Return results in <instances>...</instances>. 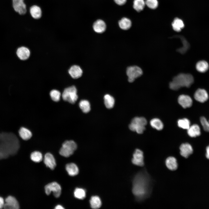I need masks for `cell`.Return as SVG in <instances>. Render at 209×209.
I'll list each match as a JSON object with an SVG mask.
<instances>
[{
    "label": "cell",
    "instance_id": "30",
    "mask_svg": "<svg viewBox=\"0 0 209 209\" xmlns=\"http://www.w3.org/2000/svg\"><path fill=\"white\" fill-rule=\"evenodd\" d=\"M80 108L84 113H87L91 109L90 105L89 102L86 100H82L79 103Z\"/></svg>",
    "mask_w": 209,
    "mask_h": 209
},
{
    "label": "cell",
    "instance_id": "13",
    "mask_svg": "<svg viewBox=\"0 0 209 209\" xmlns=\"http://www.w3.org/2000/svg\"><path fill=\"white\" fill-rule=\"evenodd\" d=\"M3 208L6 209H18L19 208V204L14 197L9 196L5 200Z\"/></svg>",
    "mask_w": 209,
    "mask_h": 209
},
{
    "label": "cell",
    "instance_id": "32",
    "mask_svg": "<svg viewBox=\"0 0 209 209\" xmlns=\"http://www.w3.org/2000/svg\"><path fill=\"white\" fill-rule=\"evenodd\" d=\"M74 195L76 198L80 199H83L86 197V192L83 189L77 188L74 191Z\"/></svg>",
    "mask_w": 209,
    "mask_h": 209
},
{
    "label": "cell",
    "instance_id": "25",
    "mask_svg": "<svg viewBox=\"0 0 209 209\" xmlns=\"http://www.w3.org/2000/svg\"><path fill=\"white\" fill-rule=\"evenodd\" d=\"M90 203L91 208L94 209L99 208L102 204L100 198L97 196L92 197L90 200Z\"/></svg>",
    "mask_w": 209,
    "mask_h": 209
},
{
    "label": "cell",
    "instance_id": "40",
    "mask_svg": "<svg viewBox=\"0 0 209 209\" xmlns=\"http://www.w3.org/2000/svg\"><path fill=\"white\" fill-rule=\"evenodd\" d=\"M206 156L208 159H209V145L206 147Z\"/></svg>",
    "mask_w": 209,
    "mask_h": 209
},
{
    "label": "cell",
    "instance_id": "28",
    "mask_svg": "<svg viewBox=\"0 0 209 209\" xmlns=\"http://www.w3.org/2000/svg\"><path fill=\"white\" fill-rule=\"evenodd\" d=\"M104 103L106 107L110 109L114 105L115 100L109 94H107L104 96Z\"/></svg>",
    "mask_w": 209,
    "mask_h": 209
},
{
    "label": "cell",
    "instance_id": "19",
    "mask_svg": "<svg viewBox=\"0 0 209 209\" xmlns=\"http://www.w3.org/2000/svg\"><path fill=\"white\" fill-rule=\"evenodd\" d=\"M30 12L31 16L35 19H38L42 17L41 8L37 5H34L31 6L30 8Z\"/></svg>",
    "mask_w": 209,
    "mask_h": 209
},
{
    "label": "cell",
    "instance_id": "36",
    "mask_svg": "<svg viewBox=\"0 0 209 209\" xmlns=\"http://www.w3.org/2000/svg\"><path fill=\"white\" fill-rule=\"evenodd\" d=\"M145 3L147 6L152 9L156 8L158 4L157 0H146Z\"/></svg>",
    "mask_w": 209,
    "mask_h": 209
},
{
    "label": "cell",
    "instance_id": "34",
    "mask_svg": "<svg viewBox=\"0 0 209 209\" xmlns=\"http://www.w3.org/2000/svg\"><path fill=\"white\" fill-rule=\"evenodd\" d=\"M49 95L51 99L55 102H58L60 99L61 93L58 90L53 89L50 92Z\"/></svg>",
    "mask_w": 209,
    "mask_h": 209
},
{
    "label": "cell",
    "instance_id": "27",
    "mask_svg": "<svg viewBox=\"0 0 209 209\" xmlns=\"http://www.w3.org/2000/svg\"><path fill=\"white\" fill-rule=\"evenodd\" d=\"M118 24L121 28L124 30H127L131 27V23L129 19L124 17L119 21Z\"/></svg>",
    "mask_w": 209,
    "mask_h": 209
},
{
    "label": "cell",
    "instance_id": "6",
    "mask_svg": "<svg viewBox=\"0 0 209 209\" xmlns=\"http://www.w3.org/2000/svg\"><path fill=\"white\" fill-rule=\"evenodd\" d=\"M77 145L72 140H66L62 144L59 151L60 154L64 157H68L71 155L76 149Z\"/></svg>",
    "mask_w": 209,
    "mask_h": 209
},
{
    "label": "cell",
    "instance_id": "23",
    "mask_svg": "<svg viewBox=\"0 0 209 209\" xmlns=\"http://www.w3.org/2000/svg\"><path fill=\"white\" fill-rule=\"evenodd\" d=\"M19 133L20 137L24 140H29L32 136L31 132L27 129L24 127L20 128Z\"/></svg>",
    "mask_w": 209,
    "mask_h": 209
},
{
    "label": "cell",
    "instance_id": "22",
    "mask_svg": "<svg viewBox=\"0 0 209 209\" xmlns=\"http://www.w3.org/2000/svg\"><path fill=\"white\" fill-rule=\"evenodd\" d=\"M66 169L68 174L70 176H74L78 174L79 169L76 164L73 163L67 164Z\"/></svg>",
    "mask_w": 209,
    "mask_h": 209
},
{
    "label": "cell",
    "instance_id": "9",
    "mask_svg": "<svg viewBox=\"0 0 209 209\" xmlns=\"http://www.w3.org/2000/svg\"><path fill=\"white\" fill-rule=\"evenodd\" d=\"M12 6L14 10L19 14L23 15L27 11L26 4L24 0H12Z\"/></svg>",
    "mask_w": 209,
    "mask_h": 209
},
{
    "label": "cell",
    "instance_id": "21",
    "mask_svg": "<svg viewBox=\"0 0 209 209\" xmlns=\"http://www.w3.org/2000/svg\"><path fill=\"white\" fill-rule=\"evenodd\" d=\"M187 133L188 135L192 137H195L200 135V129L198 125H193L190 126L188 129Z\"/></svg>",
    "mask_w": 209,
    "mask_h": 209
},
{
    "label": "cell",
    "instance_id": "37",
    "mask_svg": "<svg viewBox=\"0 0 209 209\" xmlns=\"http://www.w3.org/2000/svg\"><path fill=\"white\" fill-rule=\"evenodd\" d=\"M200 120L204 130L209 132V120L208 121L204 117H201L200 118Z\"/></svg>",
    "mask_w": 209,
    "mask_h": 209
},
{
    "label": "cell",
    "instance_id": "29",
    "mask_svg": "<svg viewBox=\"0 0 209 209\" xmlns=\"http://www.w3.org/2000/svg\"><path fill=\"white\" fill-rule=\"evenodd\" d=\"M150 124L153 128L158 130H162L163 127V122L159 119L157 118H154L150 121Z\"/></svg>",
    "mask_w": 209,
    "mask_h": 209
},
{
    "label": "cell",
    "instance_id": "4",
    "mask_svg": "<svg viewBox=\"0 0 209 209\" xmlns=\"http://www.w3.org/2000/svg\"><path fill=\"white\" fill-rule=\"evenodd\" d=\"M76 87L72 85L65 88L63 90L62 97L64 101L71 104H74L78 98Z\"/></svg>",
    "mask_w": 209,
    "mask_h": 209
},
{
    "label": "cell",
    "instance_id": "15",
    "mask_svg": "<svg viewBox=\"0 0 209 209\" xmlns=\"http://www.w3.org/2000/svg\"><path fill=\"white\" fill-rule=\"evenodd\" d=\"M208 96L207 91L203 89H199L195 93L194 98L197 101L204 102L207 101Z\"/></svg>",
    "mask_w": 209,
    "mask_h": 209
},
{
    "label": "cell",
    "instance_id": "33",
    "mask_svg": "<svg viewBox=\"0 0 209 209\" xmlns=\"http://www.w3.org/2000/svg\"><path fill=\"white\" fill-rule=\"evenodd\" d=\"M178 126L182 129H188L190 126V120L186 118L178 120L177 122Z\"/></svg>",
    "mask_w": 209,
    "mask_h": 209
},
{
    "label": "cell",
    "instance_id": "39",
    "mask_svg": "<svg viewBox=\"0 0 209 209\" xmlns=\"http://www.w3.org/2000/svg\"><path fill=\"white\" fill-rule=\"evenodd\" d=\"M5 201L3 198L0 197V209L4 207Z\"/></svg>",
    "mask_w": 209,
    "mask_h": 209
},
{
    "label": "cell",
    "instance_id": "8",
    "mask_svg": "<svg viewBox=\"0 0 209 209\" xmlns=\"http://www.w3.org/2000/svg\"><path fill=\"white\" fill-rule=\"evenodd\" d=\"M45 192L46 194L48 195L51 192H53V195L56 198L60 195L61 188L60 185L57 183L54 182L49 183L45 187Z\"/></svg>",
    "mask_w": 209,
    "mask_h": 209
},
{
    "label": "cell",
    "instance_id": "14",
    "mask_svg": "<svg viewBox=\"0 0 209 209\" xmlns=\"http://www.w3.org/2000/svg\"><path fill=\"white\" fill-rule=\"evenodd\" d=\"M178 102L184 108L190 107L192 103V101L191 97L188 95H181L179 97Z\"/></svg>",
    "mask_w": 209,
    "mask_h": 209
},
{
    "label": "cell",
    "instance_id": "11",
    "mask_svg": "<svg viewBox=\"0 0 209 209\" xmlns=\"http://www.w3.org/2000/svg\"><path fill=\"white\" fill-rule=\"evenodd\" d=\"M30 50L27 47L22 46L19 47L16 51V54L19 59L22 61L28 60L30 55Z\"/></svg>",
    "mask_w": 209,
    "mask_h": 209
},
{
    "label": "cell",
    "instance_id": "17",
    "mask_svg": "<svg viewBox=\"0 0 209 209\" xmlns=\"http://www.w3.org/2000/svg\"><path fill=\"white\" fill-rule=\"evenodd\" d=\"M44 162L46 166L51 170H53L56 166V163L53 156L50 153H48L45 155Z\"/></svg>",
    "mask_w": 209,
    "mask_h": 209
},
{
    "label": "cell",
    "instance_id": "35",
    "mask_svg": "<svg viewBox=\"0 0 209 209\" xmlns=\"http://www.w3.org/2000/svg\"><path fill=\"white\" fill-rule=\"evenodd\" d=\"M43 156L42 153L38 151H34L31 153L30 158L33 161L36 163L41 162Z\"/></svg>",
    "mask_w": 209,
    "mask_h": 209
},
{
    "label": "cell",
    "instance_id": "5",
    "mask_svg": "<svg viewBox=\"0 0 209 209\" xmlns=\"http://www.w3.org/2000/svg\"><path fill=\"white\" fill-rule=\"evenodd\" d=\"M147 123L146 119L143 117H136L132 120L129 125V129L138 134H142Z\"/></svg>",
    "mask_w": 209,
    "mask_h": 209
},
{
    "label": "cell",
    "instance_id": "24",
    "mask_svg": "<svg viewBox=\"0 0 209 209\" xmlns=\"http://www.w3.org/2000/svg\"><path fill=\"white\" fill-rule=\"evenodd\" d=\"M196 67L198 71L201 73H204L208 69L209 65L206 61L201 60L198 62L197 63Z\"/></svg>",
    "mask_w": 209,
    "mask_h": 209
},
{
    "label": "cell",
    "instance_id": "16",
    "mask_svg": "<svg viewBox=\"0 0 209 209\" xmlns=\"http://www.w3.org/2000/svg\"><path fill=\"white\" fill-rule=\"evenodd\" d=\"M180 154L185 158H187L192 154L193 150L192 146L188 143L182 144L180 147Z\"/></svg>",
    "mask_w": 209,
    "mask_h": 209
},
{
    "label": "cell",
    "instance_id": "20",
    "mask_svg": "<svg viewBox=\"0 0 209 209\" xmlns=\"http://www.w3.org/2000/svg\"><path fill=\"white\" fill-rule=\"evenodd\" d=\"M165 162L167 167L169 170L174 171L177 169L178 164L175 158L172 156L169 157L167 158Z\"/></svg>",
    "mask_w": 209,
    "mask_h": 209
},
{
    "label": "cell",
    "instance_id": "1",
    "mask_svg": "<svg viewBox=\"0 0 209 209\" xmlns=\"http://www.w3.org/2000/svg\"><path fill=\"white\" fill-rule=\"evenodd\" d=\"M153 182L144 168L135 176L133 180L132 192L137 201H141L149 197L152 191Z\"/></svg>",
    "mask_w": 209,
    "mask_h": 209
},
{
    "label": "cell",
    "instance_id": "7",
    "mask_svg": "<svg viewBox=\"0 0 209 209\" xmlns=\"http://www.w3.org/2000/svg\"><path fill=\"white\" fill-rule=\"evenodd\" d=\"M142 69L139 67L131 66L128 67L126 71V74L128 77V81L130 82H132L140 76L143 74Z\"/></svg>",
    "mask_w": 209,
    "mask_h": 209
},
{
    "label": "cell",
    "instance_id": "12",
    "mask_svg": "<svg viewBox=\"0 0 209 209\" xmlns=\"http://www.w3.org/2000/svg\"><path fill=\"white\" fill-rule=\"evenodd\" d=\"M68 73L73 79H77L82 76L83 71L80 66L74 64L71 66L69 69Z\"/></svg>",
    "mask_w": 209,
    "mask_h": 209
},
{
    "label": "cell",
    "instance_id": "10",
    "mask_svg": "<svg viewBox=\"0 0 209 209\" xmlns=\"http://www.w3.org/2000/svg\"><path fill=\"white\" fill-rule=\"evenodd\" d=\"M132 163L138 166L142 167L144 166V156L143 152L138 149H136L133 154L132 159Z\"/></svg>",
    "mask_w": 209,
    "mask_h": 209
},
{
    "label": "cell",
    "instance_id": "18",
    "mask_svg": "<svg viewBox=\"0 0 209 209\" xmlns=\"http://www.w3.org/2000/svg\"><path fill=\"white\" fill-rule=\"evenodd\" d=\"M93 28L94 30L96 32L98 33H102L106 30V25L103 21L99 19L94 23Z\"/></svg>",
    "mask_w": 209,
    "mask_h": 209
},
{
    "label": "cell",
    "instance_id": "41",
    "mask_svg": "<svg viewBox=\"0 0 209 209\" xmlns=\"http://www.w3.org/2000/svg\"><path fill=\"white\" fill-rule=\"evenodd\" d=\"M56 209H63L64 208L61 205H58L56 206L55 208Z\"/></svg>",
    "mask_w": 209,
    "mask_h": 209
},
{
    "label": "cell",
    "instance_id": "3",
    "mask_svg": "<svg viewBox=\"0 0 209 209\" xmlns=\"http://www.w3.org/2000/svg\"><path fill=\"white\" fill-rule=\"evenodd\" d=\"M194 81L193 77L191 74L181 73L174 77L170 83L169 86L171 89L177 90L182 87H190Z\"/></svg>",
    "mask_w": 209,
    "mask_h": 209
},
{
    "label": "cell",
    "instance_id": "38",
    "mask_svg": "<svg viewBox=\"0 0 209 209\" xmlns=\"http://www.w3.org/2000/svg\"><path fill=\"white\" fill-rule=\"evenodd\" d=\"M115 3L117 4L122 5L125 3L126 0H114Z\"/></svg>",
    "mask_w": 209,
    "mask_h": 209
},
{
    "label": "cell",
    "instance_id": "26",
    "mask_svg": "<svg viewBox=\"0 0 209 209\" xmlns=\"http://www.w3.org/2000/svg\"><path fill=\"white\" fill-rule=\"evenodd\" d=\"M173 29L176 32H180L183 28L184 25L183 21L180 19L176 18L172 24Z\"/></svg>",
    "mask_w": 209,
    "mask_h": 209
},
{
    "label": "cell",
    "instance_id": "31",
    "mask_svg": "<svg viewBox=\"0 0 209 209\" xmlns=\"http://www.w3.org/2000/svg\"><path fill=\"white\" fill-rule=\"evenodd\" d=\"M145 5L144 0H134L133 2V8L138 12L143 10Z\"/></svg>",
    "mask_w": 209,
    "mask_h": 209
},
{
    "label": "cell",
    "instance_id": "2",
    "mask_svg": "<svg viewBox=\"0 0 209 209\" xmlns=\"http://www.w3.org/2000/svg\"><path fill=\"white\" fill-rule=\"evenodd\" d=\"M19 140L12 133H0V159L15 154L19 148Z\"/></svg>",
    "mask_w": 209,
    "mask_h": 209
}]
</instances>
